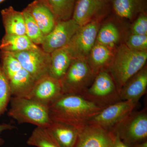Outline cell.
<instances>
[{
  "instance_id": "6da1fadb",
  "label": "cell",
  "mask_w": 147,
  "mask_h": 147,
  "mask_svg": "<svg viewBox=\"0 0 147 147\" xmlns=\"http://www.w3.org/2000/svg\"><path fill=\"white\" fill-rule=\"evenodd\" d=\"M52 121L71 125L81 130L104 109L81 96L62 94L49 105Z\"/></svg>"
},
{
  "instance_id": "7a4b0ae2",
  "label": "cell",
  "mask_w": 147,
  "mask_h": 147,
  "mask_svg": "<svg viewBox=\"0 0 147 147\" xmlns=\"http://www.w3.org/2000/svg\"><path fill=\"white\" fill-rule=\"evenodd\" d=\"M147 60V52L131 50L123 42L116 48L108 70L119 91L127 80L146 65Z\"/></svg>"
},
{
  "instance_id": "3957f363",
  "label": "cell",
  "mask_w": 147,
  "mask_h": 147,
  "mask_svg": "<svg viewBox=\"0 0 147 147\" xmlns=\"http://www.w3.org/2000/svg\"><path fill=\"white\" fill-rule=\"evenodd\" d=\"M8 115L19 123L40 127L47 128L52 122L48 106L26 97L12 98Z\"/></svg>"
},
{
  "instance_id": "277c9868",
  "label": "cell",
  "mask_w": 147,
  "mask_h": 147,
  "mask_svg": "<svg viewBox=\"0 0 147 147\" xmlns=\"http://www.w3.org/2000/svg\"><path fill=\"white\" fill-rule=\"evenodd\" d=\"M96 75L86 60L73 59L66 73L59 80L63 94L82 96L91 85Z\"/></svg>"
},
{
  "instance_id": "5b68a950",
  "label": "cell",
  "mask_w": 147,
  "mask_h": 147,
  "mask_svg": "<svg viewBox=\"0 0 147 147\" xmlns=\"http://www.w3.org/2000/svg\"><path fill=\"white\" fill-rule=\"evenodd\" d=\"M82 97L104 108L120 101L119 91L108 69L99 71Z\"/></svg>"
},
{
  "instance_id": "8992f818",
  "label": "cell",
  "mask_w": 147,
  "mask_h": 147,
  "mask_svg": "<svg viewBox=\"0 0 147 147\" xmlns=\"http://www.w3.org/2000/svg\"><path fill=\"white\" fill-rule=\"evenodd\" d=\"M117 134L129 147L147 141V110L133 111L117 127Z\"/></svg>"
},
{
  "instance_id": "52a82bcc",
  "label": "cell",
  "mask_w": 147,
  "mask_h": 147,
  "mask_svg": "<svg viewBox=\"0 0 147 147\" xmlns=\"http://www.w3.org/2000/svg\"><path fill=\"white\" fill-rule=\"evenodd\" d=\"M137 104L129 100H120L102 109L87 125L99 127L113 134L117 127L134 111Z\"/></svg>"
},
{
  "instance_id": "ba28073f",
  "label": "cell",
  "mask_w": 147,
  "mask_h": 147,
  "mask_svg": "<svg viewBox=\"0 0 147 147\" xmlns=\"http://www.w3.org/2000/svg\"><path fill=\"white\" fill-rule=\"evenodd\" d=\"M101 21H94L79 27L66 45L74 59L87 60L96 41Z\"/></svg>"
},
{
  "instance_id": "9c48e42d",
  "label": "cell",
  "mask_w": 147,
  "mask_h": 147,
  "mask_svg": "<svg viewBox=\"0 0 147 147\" xmlns=\"http://www.w3.org/2000/svg\"><path fill=\"white\" fill-rule=\"evenodd\" d=\"M9 53L19 61L22 68L26 70L36 81L49 74L51 55L40 47Z\"/></svg>"
},
{
  "instance_id": "30bf717a",
  "label": "cell",
  "mask_w": 147,
  "mask_h": 147,
  "mask_svg": "<svg viewBox=\"0 0 147 147\" xmlns=\"http://www.w3.org/2000/svg\"><path fill=\"white\" fill-rule=\"evenodd\" d=\"M111 12L110 3L105 0H76L71 18L82 26L93 21H102Z\"/></svg>"
},
{
  "instance_id": "8fae6325",
  "label": "cell",
  "mask_w": 147,
  "mask_h": 147,
  "mask_svg": "<svg viewBox=\"0 0 147 147\" xmlns=\"http://www.w3.org/2000/svg\"><path fill=\"white\" fill-rule=\"evenodd\" d=\"M79 27L72 18L67 21H57L52 32L44 37L41 48L50 54L55 50L65 47Z\"/></svg>"
},
{
  "instance_id": "7c38bea8",
  "label": "cell",
  "mask_w": 147,
  "mask_h": 147,
  "mask_svg": "<svg viewBox=\"0 0 147 147\" xmlns=\"http://www.w3.org/2000/svg\"><path fill=\"white\" fill-rule=\"evenodd\" d=\"M62 94L59 81L48 74L37 80L27 98L49 106Z\"/></svg>"
},
{
  "instance_id": "4fadbf2b",
  "label": "cell",
  "mask_w": 147,
  "mask_h": 147,
  "mask_svg": "<svg viewBox=\"0 0 147 147\" xmlns=\"http://www.w3.org/2000/svg\"><path fill=\"white\" fill-rule=\"evenodd\" d=\"M113 134L99 127L87 125L79 131L74 147H112Z\"/></svg>"
},
{
  "instance_id": "5bb4252c",
  "label": "cell",
  "mask_w": 147,
  "mask_h": 147,
  "mask_svg": "<svg viewBox=\"0 0 147 147\" xmlns=\"http://www.w3.org/2000/svg\"><path fill=\"white\" fill-rule=\"evenodd\" d=\"M111 12L120 22L131 23L147 12V0H109Z\"/></svg>"
},
{
  "instance_id": "9a60e30c",
  "label": "cell",
  "mask_w": 147,
  "mask_h": 147,
  "mask_svg": "<svg viewBox=\"0 0 147 147\" xmlns=\"http://www.w3.org/2000/svg\"><path fill=\"white\" fill-rule=\"evenodd\" d=\"M147 88V67L146 65L131 77L119 91L121 100L137 103L146 93Z\"/></svg>"
},
{
  "instance_id": "2e32d148",
  "label": "cell",
  "mask_w": 147,
  "mask_h": 147,
  "mask_svg": "<svg viewBox=\"0 0 147 147\" xmlns=\"http://www.w3.org/2000/svg\"><path fill=\"white\" fill-rule=\"evenodd\" d=\"M25 9L34 18L44 36L52 32L57 21L51 11L41 0H35Z\"/></svg>"
},
{
  "instance_id": "e0dca14e",
  "label": "cell",
  "mask_w": 147,
  "mask_h": 147,
  "mask_svg": "<svg viewBox=\"0 0 147 147\" xmlns=\"http://www.w3.org/2000/svg\"><path fill=\"white\" fill-rule=\"evenodd\" d=\"M115 49L96 42L86 60L96 74L102 70L108 69Z\"/></svg>"
},
{
  "instance_id": "ac0fdd59",
  "label": "cell",
  "mask_w": 147,
  "mask_h": 147,
  "mask_svg": "<svg viewBox=\"0 0 147 147\" xmlns=\"http://www.w3.org/2000/svg\"><path fill=\"white\" fill-rule=\"evenodd\" d=\"M110 18L100 25L96 38V42L113 49H116L121 42L123 35L115 21L113 13Z\"/></svg>"
},
{
  "instance_id": "d6986e66",
  "label": "cell",
  "mask_w": 147,
  "mask_h": 147,
  "mask_svg": "<svg viewBox=\"0 0 147 147\" xmlns=\"http://www.w3.org/2000/svg\"><path fill=\"white\" fill-rule=\"evenodd\" d=\"M50 55L51 62L48 74L59 81L68 70L73 57L66 46L55 50Z\"/></svg>"
},
{
  "instance_id": "ffe728a7",
  "label": "cell",
  "mask_w": 147,
  "mask_h": 147,
  "mask_svg": "<svg viewBox=\"0 0 147 147\" xmlns=\"http://www.w3.org/2000/svg\"><path fill=\"white\" fill-rule=\"evenodd\" d=\"M47 128L61 147H74L80 131L58 122L52 121Z\"/></svg>"
},
{
  "instance_id": "44dd1931",
  "label": "cell",
  "mask_w": 147,
  "mask_h": 147,
  "mask_svg": "<svg viewBox=\"0 0 147 147\" xmlns=\"http://www.w3.org/2000/svg\"><path fill=\"white\" fill-rule=\"evenodd\" d=\"M5 34L26 35L25 19L22 11L15 10L12 6L1 11Z\"/></svg>"
},
{
  "instance_id": "7402d4cb",
  "label": "cell",
  "mask_w": 147,
  "mask_h": 147,
  "mask_svg": "<svg viewBox=\"0 0 147 147\" xmlns=\"http://www.w3.org/2000/svg\"><path fill=\"white\" fill-rule=\"evenodd\" d=\"M11 95L14 97H28L34 86L36 81L22 68L9 80Z\"/></svg>"
},
{
  "instance_id": "603a6c76",
  "label": "cell",
  "mask_w": 147,
  "mask_h": 147,
  "mask_svg": "<svg viewBox=\"0 0 147 147\" xmlns=\"http://www.w3.org/2000/svg\"><path fill=\"white\" fill-rule=\"evenodd\" d=\"M38 47L26 35L5 34L0 42V50L9 53L32 50Z\"/></svg>"
},
{
  "instance_id": "cb8c5ba5",
  "label": "cell",
  "mask_w": 147,
  "mask_h": 147,
  "mask_svg": "<svg viewBox=\"0 0 147 147\" xmlns=\"http://www.w3.org/2000/svg\"><path fill=\"white\" fill-rule=\"evenodd\" d=\"M50 9L57 22L72 18L76 0H41Z\"/></svg>"
},
{
  "instance_id": "d4e9b609",
  "label": "cell",
  "mask_w": 147,
  "mask_h": 147,
  "mask_svg": "<svg viewBox=\"0 0 147 147\" xmlns=\"http://www.w3.org/2000/svg\"><path fill=\"white\" fill-rule=\"evenodd\" d=\"M27 144L36 147H61L48 129L40 127L34 129Z\"/></svg>"
},
{
  "instance_id": "484cf974",
  "label": "cell",
  "mask_w": 147,
  "mask_h": 147,
  "mask_svg": "<svg viewBox=\"0 0 147 147\" xmlns=\"http://www.w3.org/2000/svg\"><path fill=\"white\" fill-rule=\"evenodd\" d=\"M22 11L25 19L26 35L36 45H41L45 36L36 21L28 11L25 9Z\"/></svg>"
},
{
  "instance_id": "4316f807",
  "label": "cell",
  "mask_w": 147,
  "mask_h": 147,
  "mask_svg": "<svg viewBox=\"0 0 147 147\" xmlns=\"http://www.w3.org/2000/svg\"><path fill=\"white\" fill-rule=\"evenodd\" d=\"M0 59L3 70L9 80L22 68L19 61L9 52L0 50Z\"/></svg>"
},
{
  "instance_id": "83f0119b",
  "label": "cell",
  "mask_w": 147,
  "mask_h": 147,
  "mask_svg": "<svg viewBox=\"0 0 147 147\" xmlns=\"http://www.w3.org/2000/svg\"><path fill=\"white\" fill-rule=\"evenodd\" d=\"M11 95L9 81L0 64V116L6 110Z\"/></svg>"
},
{
  "instance_id": "f1b7e54d",
  "label": "cell",
  "mask_w": 147,
  "mask_h": 147,
  "mask_svg": "<svg viewBox=\"0 0 147 147\" xmlns=\"http://www.w3.org/2000/svg\"><path fill=\"white\" fill-rule=\"evenodd\" d=\"M124 43L131 50L147 52V35L130 33L124 39Z\"/></svg>"
},
{
  "instance_id": "f546056e",
  "label": "cell",
  "mask_w": 147,
  "mask_h": 147,
  "mask_svg": "<svg viewBox=\"0 0 147 147\" xmlns=\"http://www.w3.org/2000/svg\"><path fill=\"white\" fill-rule=\"evenodd\" d=\"M130 33L147 35V12L139 14L131 23Z\"/></svg>"
},
{
  "instance_id": "4dcf8cb0",
  "label": "cell",
  "mask_w": 147,
  "mask_h": 147,
  "mask_svg": "<svg viewBox=\"0 0 147 147\" xmlns=\"http://www.w3.org/2000/svg\"><path fill=\"white\" fill-rule=\"evenodd\" d=\"M16 128V127L10 124L4 123L0 124V133L6 130H11ZM4 140L0 138V146H2L4 144Z\"/></svg>"
},
{
  "instance_id": "1f68e13d",
  "label": "cell",
  "mask_w": 147,
  "mask_h": 147,
  "mask_svg": "<svg viewBox=\"0 0 147 147\" xmlns=\"http://www.w3.org/2000/svg\"><path fill=\"white\" fill-rule=\"evenodd\" d=\"M112 147H129L121 140L117 134H113V139Z\"/></svg>"
},
{
  "instance_id": "d6a6232c",
  "label": "cell",
  "mask_w": 147,
  "mask_h": 147,
  "mask_svg": "<svg viewBox=\"0 0 147 147\" xmlns=\"http://www.w3.org/2000/svg\"><path fill=\"white\" fill-rule=\"evenodd\" d=\"M131 147H147V141L134 145Z\"/></svg>"
},
{
  "instance_id": "836d02e7",
  "label": "cell",
  "mask_w": 147,
  "mask_h": 147,
  "mask_svg": "<svg viewBox=\"0 0 147 147\" xmlns=\"http://www.w3.org/2000/svg\"><path fill=\"white\" fill-rule=\"evenodd\" d=\"M6 1V0H0V4L1 3L3 2L4 1Z\"/></svg>"
},
{
  "instance_id": "e575fe53",
  "label": "cell",
  "mask_w": 147,
  "mask_h": 147,
  "mask_svg": "<svg viewBox=\"0 0 147 147\" xmlns=\"http://www.w3.org/2000/svg\"><path fill=\"white\" fill-rule=\"evenodd\" d=\"M105 1H106L109 2V0H105Z\"/></svg>"
}]
</instances>
